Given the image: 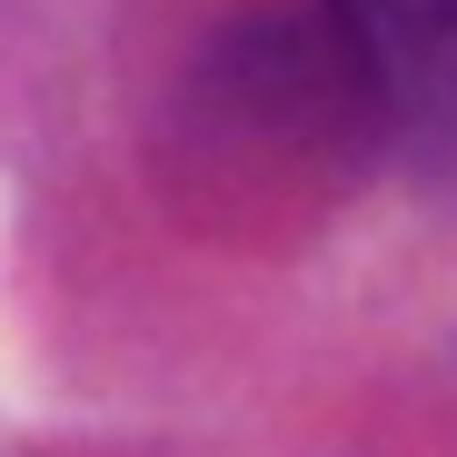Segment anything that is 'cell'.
Wrapping results in <instances>:
<instances>
[{
    "instance_id": "1",
    "label": "cell",
    "mask_w": 457,
    "mask_h": 457,
    "mask_svg": "<svg viewBox=\"0 0 457 457\" xmlns=\"http://www.w3.org/2000/svg\"><path fill=\"white\" fill-rule=\"evenodd\" d=\"M328 21L378 139L428 189H457V0H328Z\"/></svg>"
}]
</instances>
